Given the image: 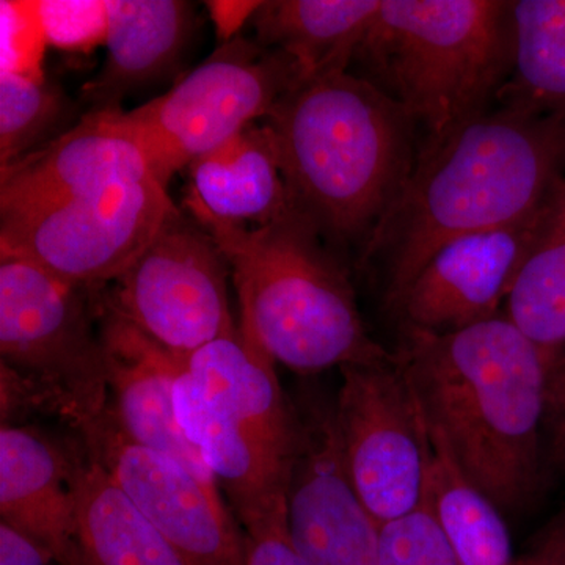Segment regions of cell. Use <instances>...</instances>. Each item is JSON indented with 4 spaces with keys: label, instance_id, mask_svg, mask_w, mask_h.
Here are the masks:
<instances>
[{
    "label": "cell",
    "instance_id": "14",
    "mask_svg": "<svg viewBox=\"0 0 565 565\" xmlns=\"http://www.w3.org/2000/svg\"><path fill=\"white\" fill-rule=\"evenodd\" d=\"M148 178L158 180L122 109L87 111L68 132L2 169L0 212L28 210Z\"/></svg>",
    "mask_w": 565,
    "mask_h": 565
},
{
    "label": "cell",
    "instance_id": "1",
    "mask_svg": "<svg viewBox=\"0 0 565 565\" xmlns=\"http://www.w3.org/2000/svg\"><path fill=\"white\" fill-rule=\"evenodd\" d=\"M564 167L565 111L501 107L424 140L403 192L363 244L362 264L385 266L388 308L445 244L541 210Z\"/></svg>",
    "mask_w": 565,
    "mask_h": 565
},
{
    "label": "cell",
    "instance_id": "23",
    "mask_svg": "<svg viewBox=\"0 0 565 565\" xmlns=\"http://www.w3.org/2000/svg\"><path fill=\"white\" fill-rule=\"evenodd\" d=\"M504 316L556 359L565 351V178L541 236L512 282Z\"/></svg>",
    "mask_w": 565,
    "mask_h": 565
},
{
    "label": "cell",
    "instance_id": "6",
    "mask_svg": "<svg viewBox=\"0 0 565 565\" xmlns=\"http://www.w3.org/2000/svg\"><path fill=\"white\" fill-rule=\"evenodd\" d=\"M173 397L241 526L285 508L299 418L274 360L239 323L182 360Z\"/></svg>",
    "mask_w": 565,
    "mask_h": 565
},
{
    "label": "cell",
    "instance_id": "13",
    "mask_svg": "<svg viewBox=\"0 0 565 565\" xmlns=\"http://www.w3.org/2000/svg\"><path fill=\"white\" fill-rule=\"evenodd\" d=\"M553 195L522 221L467 234L438 248L394 310L404 329L452 333L500 316L548 221Z\"/></svg>",
    "mask_w": 565,
    "mask_h": 565
},
{
    "label": "cell",
    "instance_id": "27",
    "mask_svg": "<svg viewBox=\"0 0 565 565\" xmlns=\"http://www.w3.org/2000/svg\"><path fill=\"white\" fill-rule=\"evenodd\" d=\"M39 7L47 44L87 51L106 41V2H39Z\"/></svg>",
    "mask_w": 565,
    "mask_h": 565
},
{
    "label": "cell",
    "instance_id": "32",
    "mask_svg": "<svg viewBox=\"0 0 565 565\" xmlns=\"http://www.w3.org/2000/svg\"><path fill=\"white\" fill-rule=\"evenodd\" d=\"M262 2H210L212 18L217 24L218 35L223 41L237 35V29L244 21L252 20L253 13Z\"/></svg>",
    "mask_w": 565,
    "mask_h": 565
},
{
    "label": "cell",
    "instance_id": "12",
    "mask_svg": "<svg viewBox=\"0 0 565 565\" xmlns=\"http://www.w3.org/2000/svg\"><path fill=\"white\" fill-rule=\"evenodd\" d=\"M96 460L188 565H245L243 527L221 489L126 438L106 412L77 430Z\"/></svg>",
    "mask_w": 565,
    "mask_h": 565
},
{
    "label": "cell",
    "instance_id": "11",
    "mask_svg": "<svg viewBox=\"0 0 565 565\" xmlns=\"http://www.w3.org/2000/svg\"><path fill=\"white\" fill-rule=\"evenodd\" d=\"M228 277L214 237L178 207L102 302L159 348L189 356L236 329Z\"/></svg>",
    "mask_w": 565,
    "mask_h": 565
},
{
    "label": "cell",
    "instance_id": "24",
    "mask_svg": "<svg viewBox=\"0 0 565 565\" xmlns=\"http://www.w3.org/2000/svg\"><path fill=\"white\" fill-rule=\"evenodd\" d=\"M77 107L46 76H0V169L68 132Z\"/></svg>",
    "mask_w": 565,
    "mask_h": 565
},
{
    "label": "cell",
    "instance_id": "25",
    "mask_svg": "<svg viewBox=\"0 0 565 565\" xmlns=\"http://www.w3.org/2000/svg\"><path fill=\"white\" fill-rule=\"evenodd\" d=\"M381 565H459L429 505L381 525Z\"/></svg>",
    "mask_w": 565,
    "mask_h": 565
},
{
    "label": "cell",
    "instance_id": "3",
    "mask_svg": "<svg viewBox=\"0 0 565 565\" xmlns=\"http://www.w3.org/2000/svg\"><path fill=\"white\" fill-rule=\"evenodd\" d=\"M264 122L292 211L332 243H366L418 158L414 118L349 71L300 82Z\"/></svg>",
    "mask_w": 565,
    "mask_h": 565
},
{
    "label": "cell",
    "instance_id": "18",
    "mask_svg": "<svg viewBox=\"0 0 565 565\" xmlns=\"http://www.w3.org/2000/svg\"><path fill=\"white\" fill-rule=\"evenodd\" d=\"M185 170V211L239 226L267 225L294 212L264 120L252 122Z\"/></svg>",
    "mask_w": 565,
    "mask_h": 565
},
{
    "label": "cell",
    "instance_id": "26",
    "mask_svg": "<svg viewBox=\"0 0 565 565\" xmlns=\"http://www.w3.org/2000/svg\"><path fill=\"white\" fill-rule=\"evenodd\" d=\"M46 44L39 2H2V73L44 76Z\"/></svg>",
    "mask_w": 565,
    "mask_h": 565
},
{
    "label": "cell",
    "instance_id": "5",
    "mask_svg": "<svg viewBox=\"0 0 565 565\" xmlns=\"http://www.w3.org/2000/svg\"><path fill=\"white\" fill-rule=\"evenodd\" d=\"M352 62L426 128V140L438 139L489 111L511 76V2L382 0Z\"/></svg>",
    "mask_w": 565,
    "mask_h": 565
},
{
    "label": "cell",
    "instance_id": "21",
    "mask_svg": "<svg viewBox=\"0 0 565 565\" xmlns=\"http://www.w3.org/2000/svg\"><path fill=\"white\" fill-rule=\"evenodd\" d=\"M429 430L430 460L424 503L459 565H515L503 512L465 475L448 445Z\"/></svg>",
    "mask_w": 565,
    "mask_h": 565
},
{
    "label": "cell",
    "instance_id": "17",
    "mask_svg": "<svg viewBox=\"0 0 565 565\" xmlns=\"http://www.w3.org/2000/svg\"><path fill=\"white\" fill-rule=\"evenodd\" d=\"M106 62L82 87L87 111L120 110L180 63L192 39L193 6L181 0H107Z\"/></svg>",
    "mask_w": 565,
    "mask_h": 565
},
{
    "label": "cell",
    "instance_id": "22",
    "mask_svg": "<svg viewBox=\"0 0 565 565\" xmlns=\"http://www.w3.org/2000/svg\"><path fill=\"white\" fill-rule=\"evenodd\" d=\"M511 17L514 62L498 102L526 114L565 111V0H515Z\"/></svg>",
    "mask_w": 565,
    "mask_h": 565
},
{
    "label": "cell",
    "instance_id": "20",
    "mask_svg": "<svg viewBox=\"0 0 565 565\" xmlns=\"http://www.w3.org/2000/svg\"><path fill=\"white\" fill-rule=\"evenodd\" d=\"M73 489L85 565H188L84 449L74 468Z\"/></svg>",
    "mask_w": 565,
    "mask_h": 565
},
{
    "label": "cell",
    "instance_id": "31",
    "mask_svg": "<svg viewBox=\"0 0 565 565\" xmlns=\"http://www.w3.org/2000/svg\"><path fill=\"white\" fill-rule=\"evenodd\" d=\"M545 462L565 475V397L546 407Z\"/></svg>",
    "mask_w": 565,
    "mask_h": 565
},
{
    "label": "cell",
    "instance_id": "8",
    "mask_svg": "<svg viewBox=\"0 0 565 565\" xmlns=\"http://www.w3.org/2000/svg\"><path fill=\"white\" fill-rule=\"evenodd\" d=\"M300 82L302 74L289 55L237 33L166 95L122 110V117L156 177L169 188L195 159L266 120Z\"/></svg>",
    "mask_w": 565,
    "mask_h": 565
},
{
    "label": "cell",
    "instance_id": "10",
    "mask_svg": "<svg viewBox=\"0 0 565 565\" xmlns=\"http://www.w3.org/2000/svg\"><path fill=\"white\" fill-rule=\"evenodd\" d=\"M333 401L341 459L352 489L379 525L424 501L430 440L397 352L341 367Z\"/></svg>",
    "mask_w": 565,
    "mask_h": 565
},
{
    "label": "cell",
    "instance_id": "29",
    "mask_svg": "<svg viewBox=\"0 0 565 565\" xmlns=\"http://www.w3.org/2000/svg\"><path fill=\"white\" fill-rule=\"evenodd\" d=\"M0 565H61L54 556L9 523L0 522Z\"/></svg>",
    "mask_w": 565,
    "mask_h": 565
},
{
    "label": "cell",
    "instance_id": "4",
    "mask_svg": "<svg viewBox=\"0 0 565 565\" xmlns=\"http://www.w3.org/2000/svg\"><path fill=\"white\" fill-rule=\"evenodd\" d=\"M185 212L221 247L239 302L241 330L275 364L310 375L392 355L367 333L348 275L296 212L262 226Z\"/></svg>",
    "mask_w": 565,
    "mask_h": 565
},
{
    "label": "cell",
    "instance_id": "16",
    "mask_svg": "<svg viewBox=\"0 0 565 565\" xmlns=\"http://www.w3.org/2000/svg\"><path fill=\"white\" fill-rule=\"evenodd\" d=\"M79 451H68L36 427L0 429V522L46 548L61 565H85L76 533L73 476Z\"/></svg>",
    "mask_w": 565,
    "mask_h": 565
},
{
    "label": "cell",
    "instance_id": "2",
    "mask_svg": "<svg viewBox=\"0 0 565 565\" xmlns=\"http://www.w3.org/2000/svg\"><path fill=\"white\" fill-rule=\"evenodd\" d=\"M401 363L424 422L503 512L542 486L548 381L556 356L504 313L452 333L404 329Z\"/></svg>",
    "mask_w": 565,
    "mask_h": 565
},
{
    "label": "cell",
    "instance_id": "9",
    "mask_svg": "<svg viewBox=\"0 0 565 565\" xmlns=\"http://www.w3.org/2000/svg\"><path fill=\"white\" fill-rule=\"evenodd\" d=\"M178 211L156 178L28 210L0 212V256L24 259L71 285L114 282Z\"/></svg>",
    "mask_w": 565,
    "mask_h": 565
},
{
    "label": "cell",
    "instance_id": "33",
    "mask_svg": "<svg viewBox=\"0 0 565 565\" xmlns=\"http://www.w3.org/2000/svg\"><path fill=\"white\" fill-rule=\"evenodd\" d=\"M565 397V351L561 353L559 359L553 364L548 381V405L557 403Z\"/></svg>",
    "mask_w": 565,
    "mask_h": 565
},
{
    "label": "cell",
    "instance_id": "30",
    "mask_svg": "<svg viewBox=\"0 0 565 565\" xmlns=\"http://www.w3.org/2000/svg\"><path fill=\"white\" fill-rule=\"evenodd\" d=\"M515 565H565V508L546 523L530 552Z\"/></svg>",
    "mask_w": 565,
    "mask_h": 565
},
{
    "label": "cell",
    "instance_id": "15",
    "mask_svg": "<svg viewBox=\"0 0 565 565\" xmlns=\"http://www.w3.org/2000/svg\"><path fill=\"white\" fill-rule=\"evenodd\" d=\"M102 333L109 385L107 414L115 426L134 444L177 460L203 484L218 487L202 452L182 430L174 411V382L185 356L159 348L106 310L103 302Z\"/></svg>",
    "mask_w": 565,
    "mask_h": 565
},
{
    "label": "cell",
    "instance_id": "19",
    "mask_svg": "<svg viewBox=\"0 0 565 565\" xmlns=\"http://www.w3.org/2000/svg\"><path fill=\"white\" fill-rule=\"evenodd\" d=\"M382 0H274L252 17L256 41L285 52L302 82L348 71Z\"/></svg>",
    "mask_w": 565,
    "mask_h": 565
},
{
    "label": "cell",
    "instance_id": "28",
    "mask_svg": "<svg viewBox=\"0 0 565 565\" xmlns=\"http://www.w3.org/2000/svg\"><path fill=\"white\" fill-rule=\"evenodd\" d=\"M241 527L245 565H308L289 533L288 505Z\"/></svg>",
    "mask_w": 565,
    "mask_h": 565
},
{
    "label": "cell",
    "instance_id": "7",
    "mask_svg": "<svg viewBox=\"0 0 565 565\" xmlns=\"http://www.w3.org/2000/svg\"><path fill=\"white\" fill-rule=\"evenodd\" d=\"M2 424L46 412L79 430L109 404L102 289L0 256Z\"/></svg>",
    "mask_w": 565,
    "mask_h": 565
}]
</instances>
